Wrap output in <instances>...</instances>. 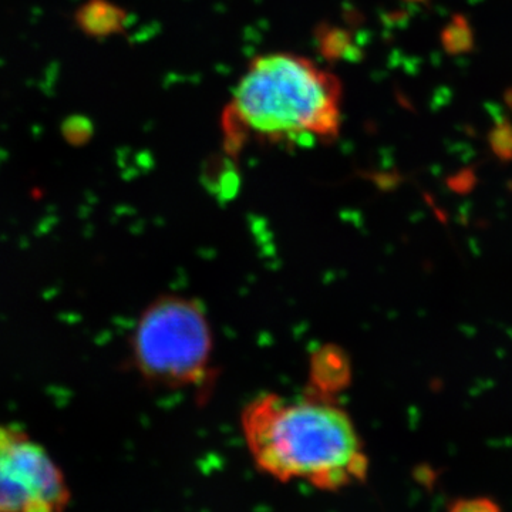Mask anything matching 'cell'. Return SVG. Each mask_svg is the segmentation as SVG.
Wrapping results in <instances>:
<instances>
[{"label": "cell", "mask_w": 512, "mask_h": 512, "mask_svg": "<svg viewBox=\"0 0 512 512\" xmlns=\"http://www.w3.org/2000/svg\"><path fill=\"white\" fill-rule=\"evenodd\" d=\"M241 429L256 467L282 483L338 491L367 476L355 423L326 394H262L245 407Z\"/></svg>", "instance_id": "cell-1"}, {"label": "cell", "mask_w": 512, "mask_h": 512, "mask_svg": "<svg viewBox=\"0 0 512 512\" xmlns=\"http://www.w3.org/2000/svg\"><path fill=\"white\" fill-rule=\"evenodd\" d=\"M214 338L202 305L187 296H160L141 313L131 357L146 382L167 389L198 386L210 372Z\"/></svg>", "instance_id": "cell-3"}, {"label": "cell", "mask_w": 512, "mask_h": 512, "mask_svg": "<svg viewBox=\"0 0 512 512\" xmlns=\"http://www.w3.org/2000/svg\"><path fill=\"white\" fill-rule=\"evenodd\" d=\"M412 2H421V0H412Z\"/></svg>", "instance_id": "cell-14"}, {"label": "cell", "mask_w": 512, "mask_h": 512, "mask_svg": "<svg viewBox=\"0 0 512 512\" xmlns=\"http://www.w3.org/2000/svg\"><path fill=\"white\" fill-rule=\"evenodd\" d=\"M126 9L111 0H86L74 13V23L83 35L92 39H107L126 30Z\"/></svg>", "instance_id": "cell-5"}, {"label": "cell", "mask_w": 512, "mask_h": 512, "mask_svg": "<svg viewBox=\"0 0 512 512\" xmlns=\"http://www.w3.org/2000/svg\"><path fill=\"white\" fill-rule=\"evenodd\" d=\"M318 373L315 376L316 392L326 394L346 386L350 380V366L346 357L340 352L320 353Z\"/></svg>", "instance_id": "cell-6"}, {"label": "cell", "mask_w": 512, "mask_h": 512, "mask_svg": "<svg viewBox=\"0 0 512 512\" xmlns=\"http://www.w3.org/2000/svg\"><path fill=\"white\" fill-rule=\"evenodd\" d=\"M447 508L451 512H497L501 510L500 505L490 497L457 498V500L451 501Z\"/></svg>", "instance_id": "cell-12"}, {"label": "cell", "mask_w": 512, "mask_h": 512, "mask_svg": "<svg viewBox=\"0 0 512 512\" xmlns=\"http://www.w3.org/2000/svg\"><path fill=\"white\" fill-rule=\"evenodd\" d=\"M488 143L498 160L510 163L512 161V121L510 119L497 121L488 134Z\"/></svg>", "instance_id": "cell-11"}, {"label": "cell", "mask_w": 512, "mask_h": 512, "mask_svg": "<svg viewBox=\"0 0 512 512\" xmlns=\"http://www.w3.org/2000/svg\"><path fill=\"white\" fill-rule=\"evenodd\" d=\"M0 471L35 495L43 512L64 510L69 504L62 470L46 448L16 424L0 426Z\"/></svg>", "instance_id": "cell-4"}, {"label": "cell", "mask_w": 512, "mask_h": 512, "mask_svg": "<svg viewBox=\"0 0 512 512\" xmlns=\"http://www.w3.org/2000/svg\"><path fill=\"white\" fill-rule=\"evenodd\" d=\"M316 37H318L320 55L329 62H338L342 59L353 60V57L362 56L353 43L352 33L348 30L320 26Z\"/></svg>", "instance_id": "cell-7"}, {"label": "cell", "mask_w": 512, "mask_h": 512, "mask_svg": "<svg viewBox=\"0 0 512 512\" xmlns=\"http://www.w3.org/2000/svg\"><path fill=\"white\" fill-rule=\"evenodd\" d=\"M441 46L450 56H460L474 49V32L466 16L454 15L441 32Z\"/></svg>", "instance_id": "cell-8"}, {"label": "cell", "mask_w": 512, "mask_h": 512, "mask_svg": "<svg viewBox=\"0 0 512 512\" xmlns=\"http://www.w3.org/2000/svg\"><path fill=\"white\" fill-rule=\"evenodd\" d=\"M60 131H62L64 141L69 146L79 148L90 143L93 138L94 127L89 117L83 116V114H72V116L63 120Z\"/></svg>", "instance_id": "cell-10"}, {"label": "cell", "mask_w": 512, "mask_h": 512, "mask_svg": "<svg viewBox=\"0 0 512 512\" xmlns=\"http://www.w3.org/2000/svg\"><path fill=\"white\" fill-rule=\"evenodd\" d=\"M342 83L291 53L256 57L222 116L225 150L237 156L249 140L313 144L339 136Z\"/></svg>", "instance_id": "cell-2"}, {"label": "cell", "mask_w": 512, "mask_h": 512, "mask_svg": "<svg viewBox=\"0 0 512 512\" xmlns=\"http://www.w3.org/2000/svg\"><path fill=\"white\" fill-rule=\"evenodd\" d=\"M476 174L471 170H463L460 173L454 174L453 177L448 178L447 184L451 190L456 192H468L476 185Z\"/></svg>", "instance_id": "cell-13"}, {"label": "cell", "mask_w": 512, "mask_h": 512, "mask_svg": "<svg viewBox=\"0 0 512 512\" xmlns=\"http://www.w3.org/2000/svg\"><path fill=\"white\" fill-rule=\"evenodd\" d=\"M0 512H43L30 491L0 471Z\"/></svg>", "instance_id": "cell-9"}]
</instances>
